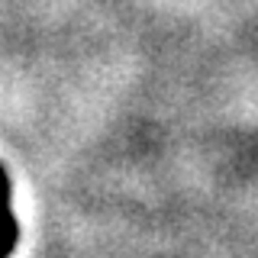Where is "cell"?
<instances>
[{
	"mask_svg": "<svg viewBox=\"0 0 258 258\" xmlns=\"http://www.w3.org/2000/svg\"><path fill=\"white\" fill-rule=\"evenodd\" d=\"M16 245V220L10 210V181L0 168V258H10Z\"/></svg>",
	"mask_w": 258,
	"mask_h": 258,
	"instance_id": "obj_1",
	"label": "cell"
}]
</instances>
